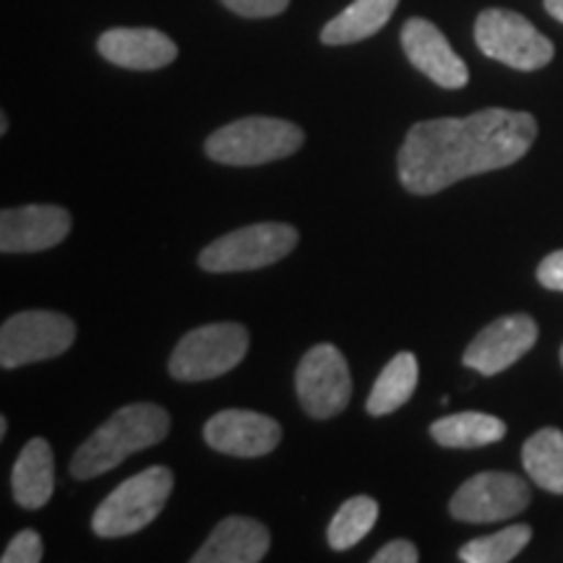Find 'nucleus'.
Here are the masks:
<instances>
[{"label": "nucleus", "instance_id": "f257e3e1", "mask_svg": "<svg viewBox=\"0 0 563 563\" xmlns=\"http://www.w3.org/2000/svg\"><path fill=\"white\" fill-rule=\"evenodd\" d=\"M538 139L530 112L488 108L467 118H435L407 131L397 167L415 196H433L473 175L519 162Z\"/></svg>", "mask_w": 563, "mask_h": 563}, {"label": "nucleus", "instance_id": "f03ea898", "mask_svg": "<svg viewBox=\"0 0 563 563\" xmlns=\"http://www.w3.org/2000/svg\"><path fill=\"white\" fill-rule=\"evenodd\" d=\"M167 433H170V415L165 407L152 402L125 405L81 443L70 460V475L76 481L104 475L131 454L157 446L167 439Z\"/></svg>", "mask_w": 563, "mask_h": 563}, {"label": "nucleus", "instance_id": "7ed1b4c3", "mask_svg": "<svg viewBox=\"0 0 563 563\" xmlns=\"http://www.w3.org/2000/svg\"><path fill=\"white\" fill-rule=\"evenodd\" d=\"M306 144L300 125L282 118L253 115L222 125L203 144L209 159L232 167H256L266 162L292 157Z\"/></svg>", "mask_w": 563, "mask_h": 563}, {"label": "nucleus", "instance_id": "20e7f679", "mask_svg": "<svg viewBox=\"0 0 563 563\" xmlns=\"http://www.w3.org/2000/svg\"><path fill=\"white\" fill-rule=\"evenodd\" d=\"M175 485L170 467H146L144 473L118 485L91 517V530L100 538H125L150 527L165 509Z\"/></svg>", "mask_w": 563, "mask_h": 563}, {"label": "nucleus", "instance_id": "39448f33", "mask_svg": "<svg viewBox=\"0 0 563 563\" xmlns=\"http://www.w3.org/2000/svg\"><path fill=\"white\" fill-rule=\"evenodd\" d=\"M300 235L292 224L285 222H262L249 224L228 235L217 238L201 251L199 266L211 274L230 272H253L264 269L290 256L298 245Z\"/></svg>", "mask_w": 563, "mask_h": 563}, {"label": "nucleus", "instance_id": "423d86ee", "mask_svg": "<svg viewBox=\"0 0 563 563\" xmlns=\"http://www.w3.org/2000/svg\"><path fill=\"white\" fill-rule=\"evenodd\" d=\"M245 352H249V332L241 323H207L175 344L170 376L183 384L211 382L241 365Z\"/></svg>", "mask_w": 563, "mask_h": 563}, {"label": "nucleus", "instance_id": "0eeeda50", "mask_svg": "<svg viewBox=\"0 0 563 563\" xmlns=\"http://www.w3.org/2000/svg\"><path fill=\"white\" fill-rule=\"evenodd\" d=\"M475 42L483 55L514 70H538L553 60V42L540 34L522 13L488 9L475 21Z\"/></svg>", "mask_w": 563, "mask_h": 563}, {"label": "nucleus", "instance_id": "6e6552de", "mask_svg": "<svg viewBox=\"0 0 563 563\" xmlns=\"http://www.w3.org/2000/svg\"><path fill=\"white\" fill-rule=\"evenodd\" d=\"M76 340V323L58 311H21L0 329V368L53 361Z\"/></svg>", "mask_w": 563, "mask_h": 563}, {"label": "nucleus", "instance_id": "1a4fd4ad", "mask_svg": "<svg viewBox=\"0 0 563 563\" xmlns=\"http://www.w3.org/2000/svg\"><path fill=\"white\" fill-rule=\"evenodd\" d=\"M295 389L300 407L313 420H329L350 405L352 376L350 365L334 344H316L302 355L295 371Z\"/></svg>", "mask_w": 563, "mask_h": 563}, {"label": "nucleus", "instance_id": "9d476101", "mask_svg": "<svg viewBox=\"0 0 563 563\" xmlns=\"http://www.w3.org/2000/svg\"><path fill=\"white\" fill-rule=\"evenodd\" d=\"M532 501L527 481L514 473H481L460 485L449 501L454 519L467 525H490L522 514Z\"/></svg>", "mask_w": 563, "mask_h": 563}, {"label": "nucleus", "instance_id": "9b49d317", "mask_svg": "<svg viewBox=\"0 0 563 563\" xmlns=\"http://www.w3.org/2000/svg\"><path fill=\"white\" fill-rule=\"evenodd\" d=\"M538 342V323L527 313H511L488 323L481 334L464 350V365L481 373L496 376L525 357Z\"/></svg>", "mask_w": 563, "mask_h": 563}, {"label": "nucleus", "instance_id": "f8f14e48", "mask_svg": "<svg viewBox=\"0 0 563 563\" xmlns=\"http://www.w3.org/2000/svg\"><path fill=\"white\" fill-rule=\"evenodd\" d=\"M68 209L55 203H32V207L3 209L0 214V251L3 253H37L55 249L70 232Z\"/></svg>", "mask_w": 563, "mask_h": 563}, {"label": "nucleus", "instance_id": "ddd939ff", "mask_svg": "<svg viewBox=\"0 0 563 563\" xmlns=\"http://www.w3.org/2000/svg\"><path fill=\"white\" fill-rule=\"evenodd\" d=\"M203 441L230 456H264L282 443V426L253 410H222L203 426Z\"/></svg>", "mask_w": 563, "mask_h": 563}, {"label": "nucleus", "instance_id": "4468645a", "mask_svg": "<svg viewBox=\"0 0 563 563\" xmlns=\"http://www.w3.org/2000/svg\"><path fill=\"white\" fill-rule=\"evenodd\" d=\"M402 47L407 60L441 89H462L470 81L464 60L452 51L449 40L433 21L415 16L402 26Z\"/></svg>", "mask_w": 563, "mask_h": 563}, {"label": "nucleus", "instance_id": "2eb2a0df", "mask_svg": "<svg viewBox=\"0 0 563 563\" xmlns=\"http://www.w3.org/2000/svg\"><path fill=\"white\" fill-rule=\"evenodd\" d=\"M97 51L112 66L129 70H157L178 58V45L157 30H125L115 26L97 40Z\"/></svg>", "mask_w": 563, "mask_h": 563}, {"label": "nucleus", "instance_id": "dca6fc26", "mask_svg": "<svg viewBox=\"0 0 563 563\" xmlns=\"http://www.w3.org/2000/svg\"><path fill=\"white\" fill-rule=\"evenodd\" d=\"M272 545V534L258 519L228 517L214 527L194 563H258Z\"/></svg>", "mask_w": 563, "mask_h": 563}, {"label": "nucleus", "instance_id": "f3484780", "mask_svg": "<svg viewBox=\"0 0 563 563\" xmlns=\"http://www.w3.org/2000/svg\"><path fill=\"white\" fill-rule=\"evenodd\" d=\"M13 498L21 509H42L53 498L55 488V460L53 449L45 439H32L21 449L11 473Z\"/></svg>", "mask_w": 563, "mask_h": 563}, {"label": "nucleus", "instance_id": "a211bd4d", "mask_svg": "<svg viewBox=\"0 0 563 563\" xmlns=\"http://www.w3.org/2000/svg\"><path fill=\"white\" fill-rule=\"evenodd\" d=\"M399 0H355L321 30L323 45H355L389 24Z\"/></svg>", "mask_w": 563, "mask_h": 563}, {"label": "nucleus", "instance_id": "6ab92c4d", "mask_svg": "<svg viewBox=\"0 0 563 563\" xmlns=\"http://www.w3.org/2000/svg\"><path fill=\"white\" fill-rule=\"evenodd\" d=\"M418 378V357H415L412 352H399V355H394L391 361L386 363V368L378 373L368 402H365V410H368L373 418H384V415L397 412L399 407H405L412 399Z\"/></svg>", "mask_w": 563, "mask_h": 563}, {"label": "nucleus", "instance_id": "aec40b11", "mask_svg": "<svg viewBox=\"0 0 563 563\" xmlns=\"http://www.w3.org/2000/svg\"><path fill=\"white\" fill-rule=\"evenodd\" d=\"M504 435L506 422L485 412L449 415L431 426V439L443 449H481L498 443Z\"/></svg>", "mask_w": 563, "mask_h": 563}, {"label": "nucleus", "instance_id": "412c9836", "mask_svg": "<svg viewBox=\"0 0 563 563\" xmlns=\"http://www.w3.org/2000/svg\"><path fill=\"white\" fill-rule=\"evenodd\" d=\"M522 464L534 485L563 496V431L540 428L522 446Z\"/></svg>", "mask_w": 563, "mask_h": 563}, {"label": "nucleus", "instance_id": "4be33fe9", "mask_svg": "<svg viewBox=\"0 0 563 563\" xmlns=\"http://www.w3.org/2000/svg\"><path fill=\"white\" fill-rule=\"evenodd\" d=\"M378 519V504L371 496H355L340 506L329 522L327 540L332 551H350L373 530Z\"/></svg>", "mask_w": 563, "mask_h": 563}, {"label": "nucleus", "instance_id": "5701e85b", "mask_svg": "<svg viewBox=\"0 0 563 563\" xmlns=\"http://www.w3.org/2000/svg\"><path fill=\"white\" fill-rule=\"evenodd\" d=\"M530 540H532L530 527L514 525L496 534H485V538L470 540L467 545H462L460 559L464 563H509L525 551Z\"/></svg>", "mask_w": 563, "mask_h": 563}, {"label": "nucleus", "instance_id": "b1692460", "mask_svg": "<svg viewBox=\"0 0 563 563\" xmlns=\"http://www.w3.org/2000/svg\"><path fill=\"white\" fill-rule=\"evenodd\" d=\"M42 553H45V545H42V538L34 530H21L16 538L11 540L9 548L3 553V563H40Z\"/></svg>", "mask_w": 563, "mask_h": 563}, {"label": "nucleus", "instance_id": "393cba45", "mask_svg": "<svg viewBox=\"0 0 563 563\" xmlns=\"http://www.w3.org/2000/svg\"><path fill=\"white\" fill-rule=\"evenodd\" d=\"M232 13L245 19H269L279 16L290 5V0H222Z\"/></svg>", "mask_w": 563, "mask_h": 563}, {"label": "nucleus", "instance_id": "a878e982", "mask_svg": "<svg viewBox=\"0 0 563 563\" xmlns=\"http://www.w3.org/2000/svg\"><path fill=\"white\" fill-rule=\"evenodd\" d=\"M418 559H420L418 548H415L410 540H391V543H386L371 561L373 563H415Z\"/></svg>", "mask_w": 563, "mask_h": 563}, {"label": "nucleus", "instance_id": "bb28decb", "mask_svg": "<svg viewBox=\"0 0 563 563\" xmlns=\"http://www.w3.org/2000/svg\"><path fill=\"white\" fill-rule=\"evenodd\" d=\"M538 282L548 290L563 292V251H555L540 262Z\"/></svg>", "mask_w": 563, "mask_h": 563}, {"label": "nucleus", "instance_id": "cd10ccee", "mask_svg": "<svg viewBox=\"0 0 563 563\" xmlns=\"http://www.w3.org/2000/svg\"><path fill=\"white\" fill-rule=\"evenodd\" d=\"M545 11L563 24V0H545Z\"/></svg>", "mask_w": 563, "mask_h": 563}, {"label": "nucleus", "instance_id": "c85d7f7f", "mask_svg": "<svg viewBox=\"0 0 563 563\" xmlns=\"http://www.w3.org/2000/svg\"><path fill=\"white\" fill-rule=\"evenodd\" d=\"M0 133H9V115H5V112H0Z\"/></svg>", "mask_w": 563, "mask_h": 563}, {"label": "nucleus", "instance_id": "c756f323", "mask_svg": "<svg viewBox=\"0 0 563 563\" xmlns=\"http://www.w3.org/2000/svg\"><path fill=\"white\" fill-rule=\"evenodd\" d=\"M5 431H9V420H5V418H0V439H3Z\"/></svg>", "mask_w": 563, "mask_h": 563}, {"label": "nucleus", "instance_id": "7c9ffc66", "mask_svg": "<svg viewBox=\"0 0 563 563\" xmlns=\"http://www.w3.org/2000/svg\"><path fill=\"white\" fill-rule=\"evenodd\" d=\"M561 365H563V347H561Z\"/></svg>", "mask_w": 563, "mask_h": 563}]
</instances>
